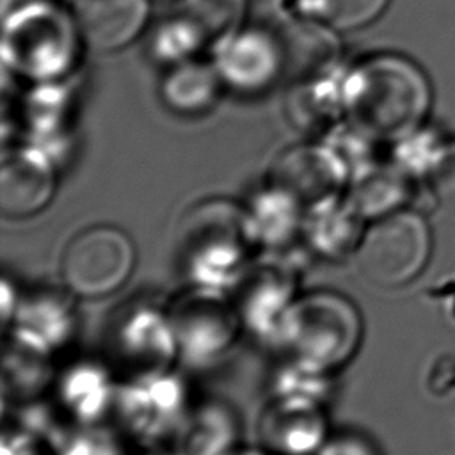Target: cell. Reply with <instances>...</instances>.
Returning <instances> with one entry per match:
<instances>
[{"label": "cell", "mask_w": 455, "mask_h": 455, "mask_svg": "<svg viewBox=\"0 0 455 455\" xmlns=\"http://www.w3.org/2000/svg\"><path fill=\"white\" fill-rule=\"evenodd\" d=\"M432 91L412 60L384 53L361 62L345 80L341 105L354 128L380 140L409 137L427 117Z\"/></svg>", "instance_id": "6da1fadb"}, {"label": "cell", "mask_w": 455, "mask_h": 455, "mask_svg": "<svg viewBox=\"0 0 455 455\" xmlns=\"http://www.w3.org/2000/svg\"><path fill=\"white\" fill-rule=\"evenodd\" d=\"M178 263L187 284L229 290L256 258L243 204L210 197L190 206L178 226Z\"/></svg>", "instance_id": "7a4b0ae2"}, {"label": "cell", "mask_w": 455, "mask_h": 455, "mask_svg": "<svg viewBox=\"0 0 455 455\" xmlns=\"http://www.w3.org/2000/svg\"><path fill=\"white\" fill-rule=\"evenodd\" d=\"M364 322L357 304L336 290L300 293L284 318L279 345L286 354L338 371L359 352Z\"/></svg>", "instance_id": "3957f363"}, {"label": "cell", "mask_w": 455, "mask_h": 455, "mask_svg": "<svg viewBox=\"0 0 455 455\" xmlns=\"http://www.w3.org/2000/svg\"><path fill=\"white\" fill-rule=\"evenodd\" d=\"M187 380L171 370L119 379L112 419L132 443H172L192 407Z\"/></svg>", "instance_id": "277c9868"}, {"label": "cell", "mask_w": 455, "mask_h": 455, "mask_svg": "<svg viewBox=\"0 0 455 455\" xmlns=\"http://www.w3.org/2000/svg\"><path fill=\"white\" fill-rule=\"evenodd\" d=\"M302 240L284 249L263 251L252 259L240 281L231 288L243 331L259 341L279 345L284 318L300 295L304 272Z\"/></svg>", "instance_id": "5b68a950"}, {"label": "cell", "mask_w": 455, "mask_h": 455, "mask_svg": "<svg viewBox=\"0 0 455 455\" xmlns=\"http://www.w3.org/2000/svg\"><path fill=\"white\" fill-rule=\"evenodd\" d=\"M430 251L432 233L423 215L400 208L366 226L354 259L368 284L398 288L421 274Z\"/></svg>", "instance_id": "8992f818"}, {"label": "cell", "mask_w": 455, "mask_h": 455, "mask_svg": "<svg viewBox=\"0 0 455 455\" xmlns=\"http://www.w3.org/2000/svg\"><path fill=\"white\" fill-rule=\"evenodd\" d=\"M105 361L119 379L174 368L178 341L165 306L133 300L117 307L105 331Z\"/></svg>", "instance_id": "52a82bcc"}, {"label": "cell", "mask_w": 455, "mask_h": 455, "mask_svg": "<svg viewBox=\"0 0 455 455\" xmlns=\"http://www.w3.org/2000/svg\"><path fill=\"white\" fill-rule=\"evenodd\" d=\"M180 357L204 366L231 350L243 331L229 290L187 284L165 304Z\"/></svg>", "instance_id": "ba28073f"}, {"label": "cell", "mask_w": 455, "mask_h": 455, "mask_svg": "<svg viewBox=\"0 0 455 455\" xmlns=\"http://www.w3.org/2000/svg\"><path fill=\"white\" fill-rule=\"evenodd\" d=\"M137 251L128 233L112 224H92L66 243L60 256L62 284L82 299H103L132 277Z\"/></svg>", "instance_id": "9c48e42d"}, {"label": "cell", "mask_w": 455, "mask_h": 455, "mask_svg": "<svg viewBox=\"0 0 455 455\" xmlns=\"http://www.w3.org/2000/svg\"><path fill=\"white\" fill-rule=\"evenodd\" d=\"M119 377L105 359H75L57 370L50 398L73 425H96L112 418Z\"/></svg>", "instance_id": "30bf717a"}, {"label": "cell", "mask_w": 455, "mask_h": 455, "mask_svg": "<svg viewBox=\"0 0 455 455\" xmlns=\"http://www.w3.org/2000/svg\"><path fill=\"white\" fill-rule=\"evenodd\" d=\"M350 171L343 158L323 146H297L284 151L268 172V183L286 190L304 208L345 194Z\"/></svg>", "instance_id": "8fae6325"}, {"label": "cell", "mask_w": 455, "mask_h": 455, "mask_svg": "<svg viewBox=\"0 0 455 455\" xmlns=\"http://www.w3.org/2000/svg\"><path fill=\"white\" fill-rule=\"evenodd\" d=\"M76 295L64 284L34 286L21 291L11 325L4 331L46 348L52 354L66 348L78 329Z\"/></svg>", "instance_id": "7c38bea8"}, {"label": "cell", "mask_w": 455, "mask_h": 455, "mask_svg": "<svg viewBox=\"0 0 455 455\" xmlns=\"http://www.w3.org/2000/svg\"><path fill=\"white\" fill-rule=\"evenodd\" d=\"M57 174L50 156L36 148L5 149L0 165V212L21 220L41 213L53 199Z\"/></svg>", "instance_id": "4fadbf2b"}, {"label": "cell", "mask_w": 455, "mask_h": 455, "mask_svg": "<svg viewBox=\"0 0 455 455\" xmlns=\"http://www.w3.org/2000/svg\"><path fill=\"white\" fill-rule=\"evenodd\" d=\"M325 407L268 398L259 414V446L270 455H316L329 437Z\"/></svg>", "instance_id": "5bb4252c"}, {"label": "cell", "mask_w": 455, "mask_h": 455, "mask_svg": "<svg viewBox=\"0 0 455 455\" xmlns=\"http://www.w3.org/2000/svg\"><path fill=\"white\" fill-rule=\"evenodd\" d=\"M364 229V219L343 194L306 208L300 240L311 256L339 261L355 254Z\"/></svg>", "instance_id": "9a60e30c"}, {"label": "cell", "mask_w": 455, "mask_h": 455, "mask_svg": "<svg viewBox=\"0 0 455 455\" xmlns=\"http://www.w3.org/2000/svg\"><path fill=\"white\" fill-rule=\"evenodd\" d=\"M172 444L181 455H233L242 446L240 414L222 398L194 402Z\"/></svg>", "instance_id": "2e32d148"}, {"label": "cell", "mask_w": 455, "mask_h": 455, "mask_svg": "<svg viewBox=\"0 0 455 455\" xmlns=\"http://www.w3.org/2000/svg\"><path fill=\"white\" fill-rule=\"evenodd\" d=\"M71 16L82 37L98 50L130 43L148 16L146 0H71Z\"/></svg>", "instance_id": "e0dca14e"}, {"label": "cell", "mask_w": 455, "mask_h": 455, "mask_svg": "<svg viewBox=\"0 0 455 455\" xmlns=\"http://www.w3.org/2000/svg\"><path fill=\"white\" fill-rule=\"evenodd\" d=\"M258 249L277 251L300 242L306 208L286 190L265 183L243 203Z\"/></svg>", "instance_id": "ac0fdd59"}, {"label": "cell", "mask_w": 455, "mask_h": 455, "mask_svg": "<svg viewBox=\"0 0 455 455\" xmlns=\"http://www.w3.org/2000/svg\"><path fill=\"white\" fill-rule=\"evenodd\" d=\"M55 354L7 331L2 355L4 402L21 403L48 396L57 375Z\"/></svg>", "instance_id": "d6986e66"}, {"label": "cell", "mask_w": 455, "mask_h": 455, "mask_svg": "<svg viewBox=\"0 0 455 455\" xmlns=\"http://www.w3.org/2000/svg\"><path fill=\"white\" fill-rule=\"evenodd\" d=\"M311 21H284L272 36L279 68L291 78H315L323 73L334 60L338 44L329 30Z\"/></svg>", "instance_id": "ffe728a7"}, {"label": "cell", "mask_w": 455, "mask_h": 455, "mask_svg": "<svg viewBox=\"0 0 455 455\" xmlns=\"http://www.w3.org/2000/svg\"><path fill=\"white\" fill-rule=\"evenodd\" d=\"M268 389V398L307 402L327 407L336 389L334 371L286 354V357L272 370Z\"/></svg>", "instance_id": "44dd1931"}, {"label": "cell", "mask_w": 455, "mask_h": 455, "mask_svg": "<svg viewBox=\"0 0 455 455\" xmlns=\"http://www.w3.org/2000/svg\"><path fill=\"white\" fill-rule=\"evenodd\" d=\"M277 71L279 55L272 36L249 32L226 41L222 73L231 84L258 87Z\"/></svg>", "instance_id": "7402d4cb"}, {"label": "cell", "mask_w": 455, "mask_h": 455, "mask_svg": "<svg viewBox=\"0 0 455 455\" xmlns=\"http://www.w3.org/2000/svg\"><path fill=\"white\" fill-rule=\"evenodd\" d=\"M242 0H181L178 23L196 43H226L240 21Z\"/></svg>", "instance_id": "603a6c76"}, {"label": "cell", "mask_w": 455, "mask_h": 455, "mask_svg": "<svg viewBox=\"0 0 455 455\" xmlns=\"http://www.w3.org/2000/svg\"><path fill=\"white\" fill-rule=\"evenodd\" d=\"M128 439L107 423L62 427L50 441L52 455H128Z\"/></svg>", "instance_id": "cb8c5ba5"}, {"label": "cell", "mask_w": 455, "mask_h": 455, "mask_svg": "<svg viewBox=\"0 0 455 455\" xmlns=\"http://www.w3.org/2000/svg\"><path fill=\"white\" fill-rule=\"evenodd\" d=\"M217 87L213 69L201 64H185L169 73L164 94L167 103L180 112H197L215 100Z\"/></svg>", "instance_id": "d4e9b609"}, {"label": "cell", "mask_w": 455, "mask_h": 455, "mask_svg": "<svg viewBox=\"0 0 455 455\" xmlns=\"http://www.w3.org/2000/svg\"><path fill=\"white\" fill-rule=\"evenodd\" d=\"M403 185L389 174H366L347 194L350 204L364 220H375L402 208Z\"/></svg>", "instance_id": "484cf974"}, {"label": "cell", "mask_w": 455, "mask_h": 455, "mask_svg": "<svg viewBox=\"0 0 455 455\" xmlns=\"http://www.w3.org/2000/svg\"><path fill=\"white\" fill-rule=\"evenodd\" d=\"M389 0H315L316 14L331 28L350 30L373 21Z\"/></svg>", "instance_id": "4316f807"}, {"label": "cell", "mask_w": 455, "mask_h": 455, "mask_svg": "<svg viewBox=\"0 0 455 455\" xmlns=\"http://www.w3.org/2000/svg\"><path fill=\"white\" fill-rule=\"evenodd\" d=\"M427 172L435 197L455 210V140L439 146Z\"/></svg>", "instance_id": "83f0119b"}, {"label": "cell", "mask_w": 455, "mask_h": 455, "mask_svg": "<svg viewBox=\"0 0 455 455\" xmlns=\"http://www.w3.org/2000/svg\"><path fill=\"white\" fill-rule=\"evenodd\" d=\"M0 455H52L50 443L12 423L4 425Z\"/></svg>", "instance_id": "f1b7e54d"}, {"label": "cell", "mask_w": 455, "mask_h": 455, "mask_svg": "<svg viewBox=\"0 0 455 455\" xmlns=\"http://www.w3.org/2000/svg\"><path fill=\"white\" fill-rule=\"evenodd\" d=\"M316 455H380V451L366 434L345 428L331 432Z\"/></svg>", "instance_id": "f546056e"}, {"label": "cell", "mask_w": 455, "mask_h": 455, "mask_svg": "<svg viewBox=\"0 0 455 455\" xmlns=\"http://www.w3.org/2000/svg\"><path fill=\"white\" fill-rule=\"evenodd\" d=\"M20 295H21V291H18L16 284L7 275H4V279H2V306H0L2 307V325H4V331L12 322V316H14L18 300H20Z\"/></svg>", "instance_id": "4dcf8cb0"}, {"label": "cell", "mask_w": 455, "mask_h": 455, "mask_svg": "<svg viewBox=\"0 0 455 455\" xmlns=\"http://www.w3.org/2000/svg\"><path fill=\"white\" fill-rule=\"evenodd\" d=\"M139 455H181L178 448L172 443H164V444H155V446H144L140 448Z\"/></svg>", "instance_id": "1f68e13d"}, {"label": "cell", "mask_w": 455, "mask_h": 455, "mask_svg": "<svg viewBox=\"0 0 455 455\" xmlns=\"http://www.w3.org/2000/svg\"><path fill=\"white\" fill-rule=\"evenodd\" d=\"M233 455H270L268 451H265L261 446L254 448V446H240Z\"/></svg>", "instance_id": "d6a6232c"}]
</instances>
